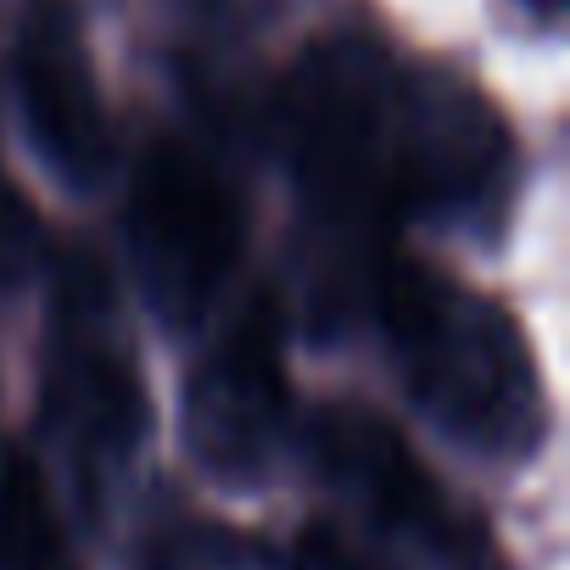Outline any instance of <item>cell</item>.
Returning a JSON list of instances; mask_svg holds the SVG:
<instances>
[{"mask_svg":"<svg viewBox=\"0 0 570 570\" xmlns=\"http://www.w3.org/2000/svg\"><path fill=\"white\" fill-rule=\"evenodd\" d=\"M285 425H292V386H285L279 308L274 297H252L185 381V442L207 475L252 487L274 470Z\"/></svg>","mask_w":570,"mask_h":570,"instance_id":"8992f818","label":"cell"},{"mask_svg":"<svg viewBox=\"0 0 570 570\" xmlns=\"http://www.w3.org/2000/svg\"><path fill=\"white\" fill-rule=\"evenodd\" d=\"M314 464L331 498L320 525L353 570H509L492 525L375 409L331 403L314 420Z\"/></svg>","mask_w":570,"mask_h":570,"instance_id":"3957f363","label":"cell"},{"mask_svg":"<svg viewBox=\"0 0 570 570\" xmlns=\"http://www.w3.org/2000/svg\"><path fill=\"white\" fill-rule=\"evenodd\" d=\"M46 431L68 453L79 487L96 498L146 436V381L112 274L96 252H68L46 331Z\"/></svg>","mask_w":570,"mask_h":570,"instance_id":"277c9868","label":"cell"},{"mask_svg":"<svg viewBox=\"0 0 570 570\" xmlns=\"http://www.w3.org/2000/svg\"><path fill=\"white\" fill-rule=\"evenodd\" d=\"M285 570H353L347 559H342V548L331 542V531L325 525H308L303 531V542L285 553Z\"/></svg>","mask_w":570,"mask_h":570,"instance_id":"7c38bea8","label":"cell"},{"mask_svg":"<svg viewBox=\"0 0 570 570\" xmlns=\"http://www.w3.org/2000/svg\"><path fill=\"white\" fill-rule=\"evenodd\" d=\"M509 135L481 90L442 68H403V196L409 218H481L509 190Z\"/></svg>","mask_w":570,"mask_h":570,"instance_id":"52a82bcc","label":"cell"},{"mask_svg":"<svg viewBox=\"0 0 570 570\" xmlns=\"http://www.w3.org/2000/svg\"><path fill=\"white\" fill-rule=\"evenodd\" d=\"M18 101L57 179L96 185L112 168V118L79 0H29L18 29Z\"/></svg>","mask_w":570,"mask_h":570,"instance_id":"ba28073f","label":"cell"},{"mask_svg":"<svg viewBox=\"0 0 570 570\" xmlns=\"http://www.w3.org/2000/svg\"><path fill=\"white\" fill-rule=\"evenodd\" d=\"M40 246H46L40 213L23 196V185L7 174V163H0V285H18L40 263Z\"/></svg>","mask_w":570,"mask_h":570,"instance_id":"8fae6325","label":"cell"},{"mask_svg":"<svg viewBox=\"0 0 570 570\" xmlns=\"http://www.w3.org/2000/svg\"><path fill=\"white\" fill-rule=\"evenodd\" d=\"M140 570H285V553L268 548L252 531L213 525V520H185L151 542Z\"/></svg>","mask_w":570,"mask_h":570,"instance_id":"30bf717a","label":"cell"},{"mask_svg":"<svg viewBox=\"0 0 570 570\" xmlns=\"http://www.w3.org/2000/svg\"><path fill=\"white\" fill-rule=\"evenodd\" d=\"M246 218L229 179L185 140H157L129 185V263L146 308L190 331L224 292Z\"/></svg>","mask_w":570,"mask_h":570,"instance_id":"5b68a950","label":"cell"},{"mask_svg":"<svg viewBox=\"0 0 570 570\" xmlns=\"http://www.w3.org/2000/svg\"><path fill=\"white\" fill-rule=\"evenodd\" d=\"M0 570H73L62 509L23 442L0 448Z\"/></svg>","mask_w":570,"mask_h":570,"instance_id":"9c48e42d","label":"cell"},{"mask_svg":"<svg viewBox=\"0 0 570 570\" xmlns=\"http://www.w3.org/2000/svg\"><path fill=\"white\" fill-rule=\"evenodd\" d=\"M279 146L303 202V303L336 336L375 308L409 218L403 62L358 35L320 40L279 90Z\"/></svg>","mask_w":570,"mask_h":570,"instance_id":"6da1fadb","label":"cell"},{"mask_svg":"<svg viewBox=\"0 0 570 570\" xmlns=\"http://www.w3.org/2000/svg\"><path fill=\"white\" fill-rule=\"evenodd\" d=\"M414 409L459 448L487 459H525L548 431L542 375L520 325L464 279L392 257L375 308Z\"/></svg>","mask_w":570,"mask_h":570,"instance_id":"7a4b0ae2","label":"cell"},{"mask_svg":"<svg viewBox=\"0 0 570 570\" xmlns=\"http://www.w3.org/2000/svg\"><path fill=\"white\" fill-rule=\"evenodd\" d=\"M531 7H537V12H542V18H553V12H559V7H564V0H531Z\"/></svg>","mask_w":570,"mask_h":570,"instance_id":"4fadbf2b","label":"cell"}]
</instances>
